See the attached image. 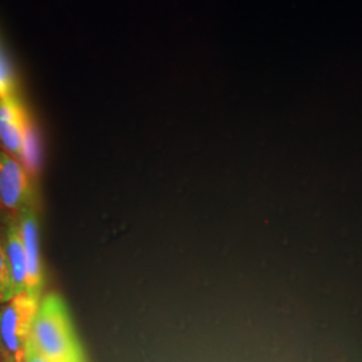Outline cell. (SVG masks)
I'll return each mask as SVG.
<instances>
[{
	"label": "cell",
	"instance_id": "9c48e42d",
	"mask_svg": "<svg viewBox=\"0 0 362 362\" xmlns=\"http://www.w3.org/2000/svg\"><path fill=\"white\" fill-rule=\"evenodd\" d=\"M23 362H49L38 350L34 348V345L28 341L25 349V354H23Z\"/></svg>",
	"mask_w": 362,
	"mask_h": 362
},
{
	"label": "cell",
	"instance_id": "ba28073f",
	"mask_svg": "<svg viewBox=\"0 0 362 362\" xmlns=\"http://www.w3.org/2000/svg\"><path fill=\"white\" fill-rule=\"evenodd\" d=\"M15 93H18V81L4 54L0 52V97H8Z\"/></svg>",
	"mask_w": 362,
	"mask_h": 362
},
{
	"label": "cell",
	"instance_id": "52a82bcc",
	"mask_svg": "<svg viewBox=\"0 0 362 362\" xmlns=\"http://www.w3.org/2000/svg\"><path fill=\"white\" fill-rule=\"evenodd\" d=\"M13 297H16L15 287H13L11 272H10L3 239H1V233H0V303L7 302Z\"/></svg>",
	"mask_w": 362,
	"mask_h": 362
},
{
	"label": "cell",
	"instance_id": "7a4b0ae2",
	"mask_svg": "<svg viewBox=\"0 0 362 362\" xmlns=\"http://www.w3.org/2000/svg\"><path fill=\"white\" fill-rule=\"evenodd\" d=\"M39 300L25 294L0 303V361H23Z\"/></svg>",
	"mask_w": 362,
	"mask_h": 362
},
{
	"label": "cell",
	"instance_id": "8992f818",
	"mask_svg": "<svg viewBox=\"0 0 362 362\" xmlns=\"http://www.w3.org/2000/svg\"><path fill=\"white\" fill-rule=\"evenodd\" d=\"M0 233L11 272L15 294H25L28 286L26 251L21 238L16 216H0Z\"/></svg>",
	"mask_w": 362,
	"mask_h": 362
},
{
	"label": "cell",
	"instance_id": "30bf717a",
	"mask_svg": "<svg viewBox=\"0 0 362 362\" xmlns=\"http://www.w3.org/2000/svg\"><path fill=\"white\" fill-rule=\"evenodd\" d=\"M0 362H23V361H16V360H1Z\"/></svg>",
	"mask_w": 362,
	"mask_h": 362
},
{
	"label": "cell",
	"instance_id": "6da1fadb",
	"mask_svg": "<svg viewBox=\"0 0 362 362\" xmlns=\"http://www.w3.org/2000/svg\"><path fill=\"white\" fill-rule=\"evenodd\" d=\"M28 341L49 362H88L64 298H40Z\"/></svg>",
	"mask_w": 362,
	"mask_h": 362
},
{
	"label": "cell",
	"instance_id": "3957f363",
	"mask_svg": "<svg viewBox=\"0 0 362 362\" xmlns=\"http://www.w3.org/2000/svg\"><path fill=\"white\" fill-rule=\"evenodd\" d=\"M37 194L28 169L0 148V216H18L25 208L35 207Z\"/></svg>",
	"mask_w": 362,
	"mask_h": 362
},
{
	"label": "cell",
	"instance_id": "5b68a950",
	"mask_svg": "<svg viewBox=\"0 0 362 362\" xmlns=\"http://www.w3.org/2000/svg\"><path fill=\"white\" fill-rule=\"evenodd\" d=\"M31 127L18 97H0V148L22 163L27 133Z\"/></svg>",
	"mask_w": 362,
	"mask_h": 362
},
{
	"label": "cell",
	"instance_id": "277c9868",
	"mask_svg": "<svg viewBox=\"0 0 362 362\" xmlns=\"http://www.w3.org/2000/svg\"><path fill=\"white\" fill-rule=\"evenodd\" d=\"M18 227L25 246L28 272L27 294L40 300L45 284V270L40 252V233L37 208H25L18 216Z\"/></svg>",
	"mask_w": 362,
	"mask_h": 362
}]
</instances>
